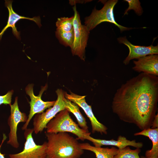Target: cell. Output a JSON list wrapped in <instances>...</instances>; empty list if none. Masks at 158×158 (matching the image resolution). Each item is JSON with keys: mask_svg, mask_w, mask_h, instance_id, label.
Listing matches in <instances>:
<instances>
[{"mask_svg": "<svg viewBox=\"0 0 158 158\" xmlns=\"http://www.w3.org/2000/svg\"><path fill=\"white\" fill-rule=\"evenodd\" d=\"M158 77L141 73L117 89L112 110L121 121L141 130L150 128L157 111Z\"/></svg>", "mask_w": 158, "mask_h": 158, "instance_id": "1", "label": "cell"}, {"mask_svg": "<svg viewBox=\"0 0 158 158\" xmlns=\"http://www.w3.org/2000/svg\"><path fill=\"white\" fill-rule=\"evenodd\" d=\"M10 114L8 120V124L10 128L8 134L9 140L7 144L13 147L17 148L19 147L17 131L18 126L19 123L26 122L28 117L24 113L21 112L19 109L18 104V97H16L13 104H10Z\"/></svg>", "mask_w": 158, "mask_h": 158, "instance_id": "8", "label": "cell"}, {"mask_svg": "<svg viewBox=\"0 0 158 158\" xmlns=\"http://www.w3.org/2000/svg\"><path fill=\"white\" fill-rule=\"evenodd\" d=\"M33 128L25 130L26 141L22 151L18 153L10 154V158H46L47 142L42 145H37L32 136Z\"/></svg>", "mask_w": 158, "mask_h": 158, "instance_id": "6", "label": "cell"}, {"mask_svg": "<svg viewBox=\"0 0 158 158\" xmlns=\"http://www.w3.org/2000/svg\"><path fill=\"white\" fill-rule=\"evenodd\" d=\"M86 139L92 142L95 146L97 147H101L103 145H111L116 147L118 149H122L127 146H131L140 149L143 146L142 142H136L135 140H130L121 135L118 137L116 140L113 139L106 140L96 139L92 137L90 135L86 136Z\"/></svg>", "mask_w": 158, "mask_h": 158, "instance_id": "14", "label": "cell"}, {"mask_svg": "<svg viewBox=\"0 0 158 158\" xmlns=\"http://www.w3.org/2000/svg\"><path fill=\"white\" fill-rule=\"evenodd\" d=\"M152 129L158 128V114H156L152 121L151 127Z\"/></svg>", "mask_w": 158, "mask_h": 158, "instance_id": "23", "label": "cell"}, {"mask_svg": "<svg viewBox=\"0 0 158 158\" xmlns=\"http://www.w3.org/2000/svg\"><path fill=\"white\" fill-rule=\"evenodd\" d=\"M57 98L52 107L45 112L36 114L33 119V128L35 134L42 132L46 128L47 123L59 112L66 109L64 99V93L61 89L56 91Z\"/></svg>", "mask_w": 158, "mask_h": 158, "instance_id": "5", "label": "cell"}, {"mask_svg": "<svg viewBox=\"0 0 158 158\" xmlns=\"http://www.w3.org/2000/svg\"><path fill=\"white\" fill-rule=\"evenodd\" d=\"M133 61V70L138 73H143L158 76V55L150 54Z\"/></svg>", "mask_w": 158, "mask_h": 158, "instance_id": "13", "label": "cell"}, {"mask_svg": "<svg viewBox=\"0 0 158 158\" xmlns=\"http://www.w3.org/2000/svg\"><path fill=\"white\" fill-rule=\"evenodd\" d=\"M12 2L13 1L11 0H5V5L8 9L9 15L6 25L0 32V41L4 32L8 28L10 27L12 28V32L13 35L17 39L20 40V32L17 30L16 26V23L20 19H25L33 21L39 27L42 25L41 23V19L40 16L30 18L21 16L14 12L12 6Z\"/></svg>", "mask_w": 158, "mask_h": 158, "instance_id": "11", "label": "cell"}, {"mask_svg": "<svg viewBox=\"0 0 158 158\" xmlns=\"http://www.w3.org/2000/svg\"><path fill=\"white\" fill-rule=\"evenodd\" d=\"M56 37L60 43L66 47H72L74 40L73 29L69 32H64L56 29L55 32Z\"/></svg>", "mask_w": 158, "mask_h": 158, "instance_id": "18", "label": "cell"}, {"mask_svg": "<svg viewBox=\"0 0 158 158\" xmlns=\"http://www.w3.org/2000/svg\"><path fill=\"white\" fill-rule=\"evenodd\" d=\"M34 85L29 84L26 87L25 91L26 94L30 97L31 101L29 102L30 106V110L26 122L23 125L22 129L25 130L31 119L33 116L37 114L42 113L46 109L53 106L54 104L55 101L45 102L41 99L42 95L47 88V85L41 86L39 94L37 96L35 95L33 92Z\"/></svg>", "mask_w": 158, "mask_h": 158, "instance_id": "7", "label": "cell"}, {"mask_svg": "<svg viewBox=\"0 0 158 158\" xmlns=\"http://www.w3.org/2000/svg\"><path fill=\"white\" fill-rule=\"evenodd\" d=\"M141 151L140 148L132 150L129 146H127L122 149H118L117 154L113 158H140L139 154Z\"/></svg>", "mask_w": 158, "mask_h": 158, "instance_id": "19", "label": "cell"}, {"mask_svg": "<svg viewBox=\"0 0 158 158\" xmlns=\"http://www.w3.org/2000/svg\"><path fill=\"white\" fill-rule=\"evenodd\" d=\"M73 16L71 17L58 18L56 23V29L64 32H69L73 29Z\"/></svg>", "mask_w": 158, "mask_h": 158, "instance_id": "20", "label": "cell"}, {"mask_svg": "<svg viewBox=\"0 0 158 158\" xmlns=\"http://www.w3.org/2000/svg\"><path fill=\"white\" fill-rule=\"evenodd\" d=\"M73 9L74 12L73 21L74 38L71 51L73 55L78 56L81 60H84L85 49L90 31L85 25L81 24L75 5L73 7Z\"/></svg>", "mask_w": 158, "mask_h": 158, "instance_id": "4", "label": "cell"}, {"mask_svg": "<svg viewBox=\"0 0 158 158\" xmlns=\"http://www.w3.org/2000/svg\"><path fill=\"white\" fill-rule=\"evenodd\" d=\"M73 121L69 115V111L65 109L59 112L47 123L46 128V133L68 132Z\"/></svg>", "mask_w": 158, "mask_h": 158, "instance_id": "12", "label": "cell"}, {"mask_svg": "<svg viewBox=\"0 0 158 158\" xmlns=\"http://www.w3.org/2000/svg\"><path fill=\"white\" fill-rule=\"evenodd\" d=\"M64 102L66 109L75 116L79 126L87 132L89 133L88 127L87 125L86 120L81 113L79 106L65 97L64 99Z\"/></svg>", "mask_w": 158, "mask_h": 158, "instance_id": "17", "label": "cell"}, {"mask_svg": "<svg viewBox=\"0 0 158 158\" xmlns=\"http://www.w3.org/2000/svg\"><path fill=\"white\" fill-rule=\"evenodd\" d=\"M13 93V90L9 91L5 95H0V105L2 104H11L12 95Z\"/></svg>", "mask_w": 158, "mask_h": 158, "instance_id": "22", "label": "cell"}, {"mask_svg": "<svg viewBox=\"0 0 158 158\" xmlns=\"http://www.w3.org/2000/svg\"><path fill=\"white\" fill-rule=\"evenodd\" d=\"M80 149L94 152L96 158H113L117 153L118 149L113 146L110 148L97 147L91 145L88 143H80Z\"/></svg>", "mask_w": 158, "mask_h": 158, "instance_id": "16", "label": "cell"}, {"mask_svg": "<svg viewBox=\"0 0 158 158\" xmlns=\"http://www.w3.org/2000/svg\"><path fill=\"white\" fill-rule=\"evenodd\" d=\"M118 2L117 0H109L104 3V6L100 10L95 8L91 14L85 18V25L90 31L97 26L104 22L114 24L120 29L121 32L133 29L122 26L116 21L114 14V8Z\"/></svg>", "mask_w": 158, "mask_h": 158, "instance_id": "3", "label": "cell"}, {"mask_svg": "<svg viewBox=\"0 0 158 158\" xmlns=\"http://www.w3.org/2000/svg\"><path fill=\"white\" fill-rule=\"evenodd\" d=\"M5 138V137H4V136L3 140H2V142L1 144L0 145V148H1V146L2 144L3 143V142H4V140L5 139H4ZM0 158H5V157H4V154H1V152L0 151Z\"/></svg>", "mask_w": 158, "mask_h": 158, "instance_id": "24", "label": "cell"}, {"mask_svg": "<svg viewBox=\"0 0 158 158\" xmlns=\"http://www.w3.org/2000/svg\"><path fill=\"white\" fill-rule=\"evenodd\" d=\"M140 158H148L146 157L145 156H142L140 157Z\"/></svg>", "mask_w": 158, "mask_h": 158, "instance_id": "25", "label": "cell"}, {"mask_svg": "<svg viewBox=\"0 0 158 158\" xmlns=\"http://www.w3.org/2000/svg\"><path fill=\"white\" fill-rule=\"evenodd\" d=\"M128 4V7L125 10L124 15L127 14L128 11L133 10L138 15L141 16L143 13L142 9L140 5V2L138 0H125Z\"/></svg>", "mask_w": 158, "mask_h": 158, "instance_id": "21", "label": "cell"}, {"mask_svg": "<svg viewBox=\"0 0 158 158\" xmlns=\"http://www.w3.org/2000/svg\"><path fill=\"white\" fill-rule=\"evenodd\" d=\"M117 40L119 43L124 44L129 49V54L123 61L125 65L128 64L133 59L150 54H158V45L155 46L152 44L149 46L135 45L130 42L126 37H119Z\"/></svg>", "mask_w": 158, "mask_h": 158, "instance_id": "10", "label": "cell"}, {"mask_svg": "<svg viewBox=\"0 0 158 158\" xmlns=\"http://www.w3.org/2000/svg\"><path fill=\"white\" fill-rule=\"evenodd\" d=\"M134 136L143 135L148 137L152 142V148L147 150L145 157L148 158H158V128L145 129L135 133Z\"/></svg>", "mask_w": 158, "mask_h": 158, "instance_id": "15", "label": "cell"}, {"mask_svg": "<svg viewBox=\"0 0 158 158\" xmlns=\"http://www.w3.org/2000/svg\"></svg>", "mask_w": 158, "mask_h": 158, "instance_id": "26", "label": "cell"}, {"mask_svg": "<svg viewBox=\"0 0 158 158\" xmlns=\"http://www.w3.org/2000/svg\"><path fill=\"white\" fill-rule=\"evenodd\" d=\"M64 96L66 98L75 103L83 109L90 121L93 133L97 132L101 134H107V128L95 117L91 106L89 105L85 101L86 96H80L71 92L70 94L64 93Z\"/></svg>", "mask_w": 158, "mask_h": 158, "instance_id": "9", "label": "cell"}, {"mask_svg": "<svg viewBox=\"0 0 158 158\" xmlns=\"http://www.w3.org/2000/svg\"><path fill=\"white\" fill-rule=\"evenodd\" d=\"M46 158H80L84 153L77 139L67 132L46 133Z\"/></svg>", "mask_w": 158, "mask_h": 158, "instance_id": "2", "label": "cell"}]
</instances>
